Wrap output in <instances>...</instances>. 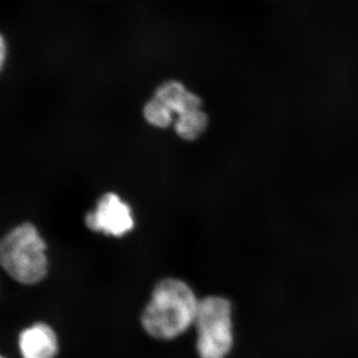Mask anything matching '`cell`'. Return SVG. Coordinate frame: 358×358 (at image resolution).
I'll return each mask as SVG.
<instances>
[{
    "label": "cell",
    "instance_id": "8992f818",
    "mask_svg": "<svg viewBox=\"0 0 358 358\" xmlns=\"http://www.w3.org/2000/svg\"><path fill=\"white\" fill-rule=\"evenodd\" d=\"M154 98L164 103L171 112L181 115L189 110L201 109V99L192 92L187 91L180 82H164L155 90Z\"/></svg>",
    "mask_w": 358,
    "mask_h": 358
},
{
    "label": "cell",
    "instance_id": "6da1fadb",
    "mask_svg": "<svg viewBox=\"0 0 358 358\" xmlns=\"http://www.w3.org/2000/svg\"><path fill=\"white\" fill-rule=\"evenodd\" d=\"M199 301L186 282L164 279L155 286L141 324L150 336L162 341L185 334L196 317Z\"/></svg>",
    "mask_w": 358,
    "mask_h": 358
},
{
    "label": "cell",
    "instance_id": "9c48e42d",
    "mask_svg": "<svg viewBox=\"0 0 358 358\" xmlns=\"http://www.w3.org/2000/svg\"><path fill=\"white\" fill-rule=\"evenodd\" d=\"M1 48H0V50H1V66H3L4 64V59H6V41H4L3 37H1Z\"/></svg>",
    "mask_w": 358,
    "mask_h": 358
},
{
    "label": "cell",
    "instance_id": "277c9868",
    "mask_svg": "<svg viewBox=\"0 0 358 358\" xmlns=\"http://www.w3.org/2000/svg\"><path fill=\"white\" fill-rule=\"evenodd\" d=\"M85 223L94 232H103L115 237L124 236L134 228L129 205L115 193L103 195L96 210L87 214Z\"/></svg>",
    "mask_w": 358,
    "mask_h": 358
},
{
    "label": "cell",
    "instance_id": "ba28073f",
    "mask_svg": "<svg viewBox=\"0 0 358 358\" xmlns=\"http://www.w3.org/2000/svg\"><path fill=\"white\" fill-rule=\"evenodd\" d=\"M173 114L169 108L155 98L148 101L143 108L145 119L157 128H169L173 122Z\"/></svg>",
    "mask_w": 358,
    "mask_h": 358
},
{
    "label": "cell",
    "instance_id": "3957f363",
    "mask_svg": "<svg viewBox=\"0 0 358 358\" xmlns=\"http://www.w3.org/2000/svg\"><path fill=\"white\" fill-rule=\"evenodd\" d=\"M194 326L200 358H226L234 345L232 303L220 296L199 301Z\"/></svg>",
    "mask_w": 358,
    "mask_h": 358
},
{
    "label": "cell",
    "instance_id": "5b68a950",
    "mask_svg": "<svg viewBox=\"0 0 358 358\" xmlns=\"http://www.w3.org/2000/svg\"><path fill=\"white\" fill-rule=\"evenodd\" d=\"M18 345L23 358H54L58 352L57 336L42 322L25 329L20 334Z\"/></svg>",
    "mask_w": 358,
    "mask_h": 358
},
{
    "label": "cell",
    "instance_id": "52a82bcc",
    "mask_svg": "<svg viewBox=\"0 0 358 358\" xmlns=\"http://www.w3.org/2000/svg\"><path fill=\"white\" fill-rule=\"evenodd\" d=\"M207 124L208 117L203 110H189L178 115L174 124V131L182 140L194 141L204 133Z\"/></svg>",
    "mask_w": 358,
    "mask_h": 358
},
{
    "label": "cell",
    "instance_id": "30bf717a",
    "mask_svg": "<svg viewBox=\"0 0 358 358\" xmlns=\"http://www.w3.org/2000/svg\"><path fill=\"white\" fill-rule=\"evenodd\" d=\"M1 358H6V357H1Z\"/></svg>",
    "mask_w": 358,
    "mask_h": 358
},
{
    "label": "cell",
    "instance_id": "7a4b0ae2",
    "mask_svg": "<svg viewBox=\"0 0 358 358\" xmlns=\"http://www.w3.org/2000/svg\"><path fill=\"white\" fill-rule=\"evenodd\" d=\"M46 244L31 223L7 233L0 243V263L7 274L22 285L38 284L47 274Z\"/></svg>",
    "mask_w": 358,
    "mask_h": 358
}]
</instances>
